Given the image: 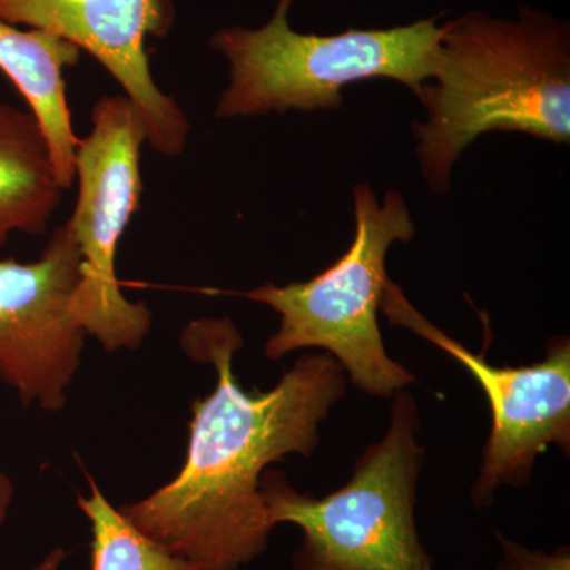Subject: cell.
<instances>
[{
  "label": "cell",
  "mask_w": 570,
  "mask_h": 570,
  "mask_svg": "<svg viewBox=\"0 0 570 570\" xmlns=\"http://www.w3.org/2000/svg\"><path fill=\"white\" fill-rule=\"evenodd\" d=\"M179 343L189 358L213 366L216 385L193 404L178 475L119 510L195 568L239 570L264 553L275 530L262 475L288 455L313 456L318 428L346 396L347 376L326 352L305 354L275 387L247 392L234 370L245 340L230 317L195 318Z\"/></svg>",
  "instance_id": "6da1fadb"
},
{
  "label": "cell",
  "mask_w": 570,
  "mask_h": 570,
  "mask_svg": "<svg viewBox=\"0 0 570 570\" xmlns=\"http://www.w3.org/2000/svg\"><path fill=\"white\" fill-rule=\"evenodd\" d=\"M419 99L426 119L412 126L423 178L450 189L453 165L489 132L570 141V24L530 6L515 20L471 10L450 20L436 75Z\"/></svg>",
  "instance_id": "7a4b0ae2"
},
{
  "label": "cell",
  "mask_w": 570,
  "mask_h": 570,
  "mask_svg": "<svg viewBox=\"0 0 570 570\" xmlns=\"http://www.w3.org/2000/svg\"><path fill=\"white\" fill-rule=\"evenodd\" d=\"M294 0H277L258 29L230 26L213 33V50L230 63V82L216 118H253L291 110H336L343 89L387 78L415 96L436 75L448 22L444 13L389 29H346L332 36L296 32L288 21Z\"/></svg>",
  "instance_id": "3957f363"
},
{
  "label": "cell",
  "mask_w": 570,
  "mask_h": 570,
  "mask_svg": "<svg viewBox=\"0 0 570 570\" xmlns=\"http://www.w3.org/2000/svg\"><path fill=\"white\" fill-rule=\"evenodd\" d=\"M392 397L387 433L356 460L341 489L316 498L294 489L283 472L262 475L269 523L303 532L292 569L433 570L415 523L426 459L417 400L406 389Z\"/></svg>",
  "instance_id": "277c9868"
},
{
  "label": "cell",
  "mask_w": 570,
  "mask_h": 570,
  "mask_svg": "<svg viewBox=\"0 0 570 570\" xmlns=\"http://www.w3.org/2000/svg\"><path fill=\"white\" fill-rule=\"evenodd\" d=\"M354 216L351 247L324 272L303 283H268L239 295L279 314V328L265 344L266 358L322 348L355 387L392 397L415 384V376L385 351L377 313L390 246L412 242L415 224L403 195L387 190L381 204L370 184L355 186Z\"/></svg>",
  "instance_id": "5b68a950"
},
{
  "label": "cell",
  "mask_w": 570,
  "mask_h": 570,
  "mask_svg": "<svg viewBox=\"0 0 570 570\" xmlns=\"http://www.w3.org/2000/svg\"><path fill=\"white\" fill-rule=\"evenodd\" d=\"M91 132L75 153L78 197L67 227L81 255L73 316L107 352L134 351L153 328L145 303L122 295L116 255L140 208L141 148L148 130L126 96H105L94 105Z\"/></svg>",
  "instance_id": "8992f818"
},
{
  "label": "cell",
  "mask_w": 570,
  "mask_h": 570,
  "mask_svg": "<svg viewBox=\"0 0 570 570\" xmlns=\"http://www.w3.org/2000/svg\"><path fill=\"white\" fill-rule=\"evenodd\" d=\"M381 311L390 324L415 333L466 367L489 400L491 428L482 466L471 490L479 509L493 504L502 487L530 483L538 456L557 445L570 452V341L553 337L534 365L497 366L469 351L409 303L400 285L387 279Z\"/></svg>",
  "instance_id": "52a82bcc"
},
{
  "label": "cell",
  "mask_w": 570,
  "mask_h": 570,
  "mask_svg": "<svg viewBox=\"0 0 570 570\" xmlns=\"http://www.w3.org/2000/svg\"><path fill=\"white\" fill-rule=\"evenodd\" d=\"M81 255L67 224L36 262L0 258V382L26 407L61 411L88 333L73 316Z\"/></svg>",
  "instance_id": "ba28073f"
},
{
  "label": "cell",
  "mask_w": 570,
  "mask_h": 570,
  "mask_svg": "<svg viewBox=\"0 0 570 570\" xmlns=\"http://www.w3.org/2000/svg\"><path fill=\"white\" fill-rule=\"evenodd\" d=\"M174 18L170 0H0V20L55 33L102 63L140 112L153 151L167 157L184 153L190 122L154 81L146 37L167 36Z\"/></svg>",
  "instance_id": "9c48e42d"
},
{
  "label": "cell",
  "mask_w": 570,
  "mask_h": 570,
  "mask_svg": "<svg viewBox=\"0 0 570 570\" xmlns=\"http://www.w3.org/2000/svg\"><path fill=\"white\" fill-rule=\"evenodd\" d=\"M81 51L70 41L40 29L21 31L0 20V71L28 102L50 146L52 165L62 190L75 183V153L80 138L73 132L63 69L73 67Z\"/></svg>",
  "instance_id": "30bf717a"
},
{
  "label": "cell",
  "mask_w": 570,
  "mask_h": 570,
  "mask_svg": "<svg viewBox=\"0 0 570 570\" xmlns=\"http://www.w3.org/2000/svg\"><path fill=\"white\" fill-rule=\"evenodd\" d=\"M62 193L36 118L0 102V249L14 232L45 234Z\"/></svg>",
  "instance_id": "8fae6325"
},
{
  "label": "cell",
  "mask_w": 570,
  "mask_h": 570,
  "mask_svg": "<svg viewBox=\"0 0 570 570\" xmlns=\"http://www.w3.org/2000/svg\"><path fill=\"white\" fill-rule=\"evenodd\" d=\"M77 502L91 527V570H200L138 531L94 480Z\"/></svg>",
  "instance_id": "7c38bea8"
},
{
  "label": "cell",
  "mask_w": 570,
  "mask_h": 570,
  "mask_svg": "<svg viewBox=\"0 0 570 570\" xmlns=\"http://www.w3.org/2000/svg\"><path fill=\"white\" fill-rule=\"evenodd\" d=\"M501 550L498 570H570L569 546L558 547L557 550H532L523 543L494 532Z\"/></svg>",
  "instance_id": "4fadbf2b"
},
{
  "label": "cell",
  "mask_w": 570,
  "mask_h": 570,
  "mask_svg": "<svg viewBox=\"0 0 570 570\" xmlns=\"http://www.w3.org/2000/svg\"><path fill=\"white\" fill-rule=\"evenodd\" d=\"M14 498V485L7 474L3 471L2 466H0V527H2L3 521H6L7 515H9V510L11 502H13Z\"/></svg>",
  "instance_id": "5bb4252c"
},
{
  "label": "cell",
  "mask_w": 570,
  "mask_h": 570,
  "mask_svg": "<svg viewBox=\"0 0 570 570\" xmlns=\"http://www.w3.org/2000/svg\"><path fill=\"white\" fill-rule=\"evenodd\" d=\"M66 550L62 547H56L33 570H59L61 569L62 561L66 560Z\"/></svg>",
  "instance_id": "9a60e30c"
}]
</instances>
